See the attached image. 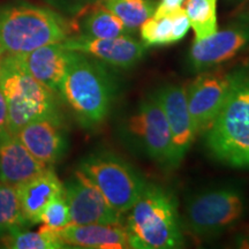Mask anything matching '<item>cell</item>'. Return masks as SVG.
<instances>
[{
    "label": "cell",
    "instance_id": "2",
    "mask_svg": "<svg viewBox=\"0 0 249 249\" xmlns=\"http://www.w3.org/2000/svg\"><path fill=\"white\" fill-rule=\"evenodd\" d=\"M59 92L85 128L107 119L114 98V83L102 62L73 51Z\"/></svg>",
    "mask_w": 249,
    "mask_h": 249
},
{
    "label": "cell",
    "instance_id": "15",
    "mask_svg": "<svg viewBox=\"0 0 249 249\" xmlns=\"http://www.w3.org/2000/svg\"><path fill=\"white\" fill-rule=\"evenodd\" d=\"M15 136L37 160L48 167L58 163L67 149L66 134L59 116L31 121Z\"/></svg>",
    "mask_w": 249,
    "mask_h": 249
},
{
    "label": "cell",
    "instance_id": "12",
    "mask_svg": "<svg viewBox=\"0 0 249 249\" xmlns=\"http://www.w3.org/2000/svg\"><path fill=\"white\" fill-rule=\"evenodd\" d=\"M61 44L71 51L88 54L99 61L123 70L135 66L145 53V45L129 35L107 39L79 35L67 37Z\"/></svg>",
    "mask_w": 249,
    "mask_h": 249
},
{
    "label": "cell",
    "instance_id": "25",
    "mask_svg": "<svg viewBox=\"0 0 249 249\" xmlns=\"http://www.w3.org/2000/svg\"><path fill=\"white\" fill-rule=\"evenodd\" d=\"M39 223H43V225L55 230V231L70 225V207H68L65 192L55 196L53 200L43 209L39 216Z\"/></svg>",
    "mask_w": 249,
    "mask_h": 249
},
{
    "label": "cell",
    "instance_id": "5",
    "mask_svg": "<svg viewBox=\"0 0 249 249\" xmlns=\"http://www.w3.org/2000/svg\"><path fill=\"white\" fill-rule=\"evenodd\" d=\"M0 89L7 104L12 135L31 121L59 116L54 92L24 71L8 53L2 54L0 60Z\"/></svg>",
    "mask_w": 249,
    "mask_h": 249
},
{
    "label": "cell",
    "instance_id": "27",
    "mask_svg": "<svg viewBox=\"0 0 249 249\" xmlns=\"http://www.w3.org/2000/svg\"><path fill=\"white\" fill-rule=\"evenodd\" d=\"M9 134L7 120V104L1 89H0V139Z\"/></svg>",
    "mask_w": 249,
    "mask_h": 249
},
{
    "label": "cell",
    "instance_id": "7",
    "mask_svg": "<svg viewBox=\"0 0 249 249\" xmlns=\"http://www.w3.org/2000/svg\"><path fill=\"white\" fill-rule=\"evenodd\" d=\"M79 170L120 213L132 209L147 185L138 171L111 152L89 155L81 161Z\"/></svg>",
    "mask_w": 249,
    "mask_h": 249
},
{
    "label": "cell",
    "instance_id": "1",
    "mask_svg": "<svg viewBox=\"0 0 249 249\" xmlns=\"http://www.w3.org/2000/svg\"><path fill=\"white\" fill-rule=\"evenodd\" d=\"M205 133L207 147L217 160L249 169V70L234 71L223 107Z\"/></svg>",
    "mask_w": 249,
    "mask_h": 249
},
{
    "label": "cell",
    "instance_id": "4",
    "mask_svg": "<svg viewBox=\"0 0 249 249\" xmlns=\"http://www.w3.org/2000/svg\"><path fill=\"white\" fill-rule=\"evenodd\" d=\"M68 23L49 8L12 2L0 6V52L26 53L68 37Z\"/></svg>",
    "mask_w": 249,
    "mask_h": 249
},
{
    "label": "cell",
    "instance_id": "22",
    "mask_svg": "<svg viewBox=\"0 0 249 249\" xmlns=\"http://www.w3.org/2000/svg\"><path fill=\"white\" fill-rule=\"evenodd\" d=\"M104 6L123 21L129 33L151 18L156 8L151 0H105Z\"/></svg>",
    "mask_w": 249,
    "mask_h": 249
},
{
    "label": "cell",
    "instance_id": "16",
    "mask_svg": "<svg viewBox=\"0 0 249 249\" xmlns=\"http://www.w3.org/2000/svg\"><path fill=\"white\" fill-rule=\"evenodd\" d=\"M48 166L37 160L15 135L0 139V182L18 185L43 173Z\"/></svg>",
    "mask_w": 249,
    "mask_h": 249
},
{
    "label": "cell",
    "instance_id": "26",
    "mask_svg": "<svg viewBox=\"0 0 249 249\" xmlns=\"http://www.w3.org/2000/svg\"><path fill=\"white\" fill-rule=\"evenodd\" d=\"M183 2H185V0H160V5L155 8L154 15H152V17H165V15L177 11L178 8H181Z\"/></svg>",
    "mask_w": 249,
    "mask_h": 249
},
{
    "label": "cell",
    "instance_id": "14",
    "mask_svg": "<svg viewBox=\"0 0 249 249\" xmlns=\"http://www.w3.org/2000/svg\"><path fill=\"white\" fill-rule=\"evenodd\" d=\"M8 54L24 71L55 93L60 89L73 51L61 43H54L26 53Z\"/></svg>",
    "mask_w": 249,
    "mask_h": 249
},
{
    "label": "cell",
    "instance_id": "10",
    "mask_svg": "<svg viewBox=\"0 0 249 249\" xmlns=\"http://www.w3.org/2000/svg\"><path fill=\"white\" fill-rule=\"evenodd\" d=\"M64 189L70 207L71 224H121V213L108 203L101 191L80 170H76L64 185Z\"/></svg>",
    "mask_w": 249,
    "mask_h": 249
},
{
    "label": "cell",
    "instance_id": "28",
    "mask_svg": "<svg viewBox=\"0 0 249 249\" xmlns=\"http://www.w3.org/2000/svg\"><path fill=\"white\" fill-rule=\"evenodd\" d=\"M54 1L62 7L71 9V11H77V9L87 7L88 5L96 4L99 0H54Z\"/></svg>",
    "mask_w": 249,
    "mask_h": 249
},
{
    "label": "cell",
    "instance_id": "23",
    "mask_svg": "<svg viewBox=\"0 0 249 249\" xmlns=\"http://www.w3.org/2000/svg\"><path fill=\"white\" fill-rule=\"evenodd\" d=\"M30 224L21 210L13 185L0 182V238L17 229Z\"/></svg>",
    "mask_w": 249,
    "mask_h": 249
},
{
    "label": "cell",
    "instance_id": "9",
    "mask_svg": "<svg viewBox=\"0 0 249 249\" xmlns=\"http://www.w3.org/2000/svg\"><path fill=\"white\" fill-rule=\"evenodd\" d=\"M234 73L211 71L202 73L186 89L187 104L195 135L204 133L223 107Z\"/></svg>",
    "mask_w": 249,
    "mask_h": 249
},
{
    "label": "cell",
    "instance_id": "19",
    "mask_svg": "<svg viewBox=\"0 0 249 249\" xmlns=\"http://www.w3.org/2000/svg\"><path fill=\"white\" fill-rule=\"evenodd\" d=\"M79 20L80 35L91 38H116L129 35L123 21L116 17L105 6H90L82 8Z\"/></svg>",
    "mask_w": 249,
    "mask_h": 249
},
{
    "label": "cell",
    "instance_id": "18",
    "mask_svg": "<svg viewBox=\"0 0 249 249\" xmlns=\"http://www.w3.org/2000/svg\"><path fill=\"white\" fill-rule=\"evenodd\" d=\"M57 233L65 244L74 247L96 249L129 248L127 231L121 224H70L64 229L58 230Z\"/></svg>",
    "mask_w": 249,
    "mask_h": 249
},
{
    "label": "cell",
    "instance_id": "29",
    "mask_svg": "<svg viewBox=\"0 0 249 249\" xmlns=\"http://www.w3.org/2000/svg\"><path fill=\"white\" fill-rule=\"evenodd\" d=\"M1 57H2V53H1V52H0V60H1Z\"/></svg>",
    "mask_w": 249,
    "mask_h": 249
},
{
    "label": "cell",
    "instance_id": "24",
    "mask_svg": "<svg viewBox=\"0 0 249 249\" xmlns=\"http://www.w3.org/2000/svg\"><path fill=\"white\" fill-rule=\"evenodd\" d=\"M172 14L173 12L165 17H151L142 23V26L140 27L141 28L140 33L144 45L156 46L176 43Z\"/></svg>",
    "mask_w": 249,
    "mask_h": 249
},
{
    "label": "cell",
    "instance_id": "17",
    "mask_svg": "<svg viewBox=\"0 0 249 249\" xmlns=\"http://www.w3.org/2000/svg\"><path fill=\"white\" fill-rule=\"evenodd\" d=\"M21 210L30 224H38L44 208L65 192L64 185L52 169L14 186Z\"/></svg>",
    "mask_w": 249,
    "mask_h": 249
},
{
    "label": "cell",
    "instance_id": "11",
    "mask_svg": "<svg viewBox=\"0 0 249 249\" xmlns=\"http://www.w3.org/2000/svg\"><path fill=\"white\" fill-rule=\"evenodd\" d=\"M249 45V17H242L208 38L195 39L189 62L195 71H204L225 62Z\"/></svg>",
    "mask_w": 249,
    "mask_h": 249
},
{
    "label": "cell",
    "instance_id": "13",
    "mask_svg": "<svg viewBox=\"0 0 249 249\" xmlns=\"http://www.w3.org/2000/svg\"><path fill=\"white\" fill-rule=\"evenodd\" d=\"M156 98L163 108L172 135L173 152L178 166L195 139L191 113L187 104L186 89L182 86L169 83L155 92Z\"/></svg>",
    "mask_w": 249,
    "mask_h": 249
},
{
    "label": "cell",
    "instance_id": "6",
    "mask_svg": "<svg viewBox=\"0 0 249 249\" xmlns=\"http://www.w3.org/2000/svg\"><path fill=\"white\" fill-rule=\"evenodd\" d=\"M124 142L163 167H177L172 135L155 93L143 98L120 124Z\"/></svg>",
    "mask_w": 249,
    "mask_h": 249
},
{
    "label": "cell",
    "instance_id": "8",
    "mask_svg": "<svg viewBox=\"0 0 249 249\" xmlns=\"http://www.w3.org/2000/svg\"><path fill=\"white\" fill-rule=\"evenodd\" d=\"M245 209V198L238 189L229 187L207 189L189 198L185 219L195 234L213 235L239 222Z\"/></svg>",
    "mask_w": 249,
    "mask_h": 249
},
{
    "label": "cell",
    "instance_id": "21",
    "mask_svg": "<svg viewBox=\"0 0 249 249\" xmlns=\"http://www.w3.org/2000/svg\"><path fill=\"white\" fill-rule=\"evenodd\" d=\"M185 12L197 40L217 33V0H187Z\"/></svg>",
    "mask_w": 249,
    "mask_h": 249
},
{
    "label": "cell",
    "instance_id": "3",
    "mask_svg": "<svg viewBox=\"0 0 249 249\" xmlns=\"http://www.w3.org/2000/svg\"><path fill=\"white\" fill-rule=\"evenodd\" d=\"M130 210L132 213L124 226L129 248L181 247L183 238L177 203L166 189L147 183Z\"/></svg>",
    "mask_w": 249,
    "mask_h": 249
},
{
    "label": "cell",
    "instance_id": "20",
    "mask_svg": "<svg viewBox=\"0 0 249 249\" xmlns=\"http://www.w3.org/2000/svg\"><path fill=\"white\" fill-rule=\"evenodd\" d=\"M2 246L9 249H60L67 247L55 230L42 226L37 232L17 229L1 236Z\"/></svg>",
    "mask_w": 249,
    "mask_h": 249
}]
</instances>
